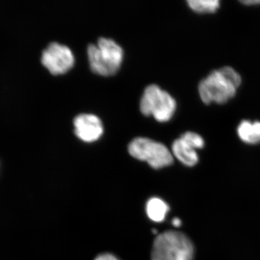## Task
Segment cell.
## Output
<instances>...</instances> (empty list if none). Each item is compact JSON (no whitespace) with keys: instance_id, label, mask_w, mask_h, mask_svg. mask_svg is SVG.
Here are the masks:
<instances>
[{"instance_id":"obj_1","label":"cell","mask_w":260,"mask_h":260,"mask_svg":"<svg viewBox=\"0 0 260 260\" xmlns=\"http://www.w3.org/2000/svg\"><path fill=\"white\" fill-rule=\"evenodd\" d=\"M241 83L240 75L231 67H224L212 72L202 80L198 91L205 104H223L236 95Z\"/></svg>"},{"instance_id":"obj_2","label":"cell","mask_w":260,"mask_h":260,"mask_svg":"<svg viewBox=\"0 0 260 260\" xmlns=\"http://www.w3.org/2000/svg\"><path fill=\"white\" fill-rule=\"evenodd\" d=\"M88 56L90 69L95 74L111 76L116 74L122 63V48L107 38H101L96 45L90 44L88 48Z\"/></svg>"},{"instance_id":"obj_3","label":"cell","mask_w":260,"mask_h":260,"mask_svg":"<svg viewBox=\"0 0 260 260\" xmlns=\"http://www.w3.org/2000/svg\"><path fill=\"white\" fill-rule=\"evenodd\" d=\"M194 248L182 233L169 231L158 235L153 243L152 260H192Z\"/></svg>"},{"instance_id":"obj_4","label":"cell","mask_w":260,"mask_h":260,"mask_svg":"<svg viewBox=\"0 0 260 260\" xmlns=\"http://www.w3.org/2000/svg\"><path fill=\"white\" fill-rule=\"evenodd\" d=\"M177 109V103L168 92L156 85L145 88L141 101L140 111L145 116H153L157 121L170 120Z\"/></svg>"},{"instance_id":"obj_5","label":"cell","mask_w":260,"mask_h":260,"mask_svg":"<svg viewBox=\"0 0 260 260\" xmlns=\"http://www.w3.org/2000/svg\"><path fill=\"white\" fill-rule=\"evenodd\" d=\"M128 150L133 158L147 162L155 169L169 167L174 160L172 152L165 145L149 138H135Z\"/></svg>"},{"instance_id":"obj_6","label":"cell","mask_w":260,"mask_h":260,"mask_svg":"<svg viewBox=\"0 0 260 260\" xmlns=\"http://www.w3.org/2000/svg\"><path fill=\"white\" fill-rule=\"evenodd\" d=\"M42 62L51 74L62 75L74 66L75 56L69 47L53 42L43 51Z\"/></svg>"},{"instance_id":"obj_7","label":"cell","mask_w":260,"mask_h":260,"mask_svg":"<svg viewBox=\"0 0 260 260\" xmlns=\"http://www.w3.org/2000/svg\"><path fill=\"white\" fill-rule=\"evenodd\" d=\"M205 146L204 139L198 133L187 132L172 145V154L184 165L194 167L199 161L197 150Z\"/></svg>"},{"instance_id":"obj_8","label":"cell","mask_w":260,"mask_h":260,"mask_svg":"<svg viewBox=\"0 0 260 260\" xmlns=\"http://www.w3.org/2000/svg\"><path fill=\"white\" fill-rule=\"evenodd\" d=\"M75 134L85 143L96 141L104 133L102 121L97 116L82 114L74 119Z\"/></svg>"},{"instance_id":"obj_9","label":"cell","mask_w":260,"mask_h":260,"mask_svg":"<svg viewBox=\"0 0 260 260\" xmlns=\"http://www.w3.org/2000/svg\"><path fill=\"white\" fill-rule=\"evenodd\" d=\"M239 138L247 144L255 145L260 143V121L244 120L237 128Z\"/></svg>"},{"instance_id":"obj_10","label":"cell","mask_w":260,"mask_h":260,"mask_svg":"<svg viewBox=\"0 0 260 260\" xmlns=\"http://www.w3.org/2000/svg\"><path fill=\"white\" fill-rule=\"evenodd\" d=\"M146 210L149 218L158 223L165 219L166 215L169 212V207L164 200L153 198L147 203Z\"/></svg>"},{"instance_id":"obj_11","label":"cell","mask_w":260,"mask_h":260,"mask_svg":"<svg viewBox=\"0 0 260 260\" xmlns=\"http://www.w3.org/2000/svg\"><path fill=\"white\" fill-rule=\"evenodd\" d=\"M188 5L198 13H215L220 7L218 0H189Z\"/></svg>"},{"instance_id":"obj_12","label":"cell","mask_w":260,"mask_h":260,"mask_svg":"<svg viewBox=\"0 0 260 260\" xmlns=\"http://www.w3.org/2000/svg\"><path fill=\"white\" fill-rule=\"evenodd\" d=\"M95 260H119L111 254H103L95 258Z\"/></svg>"},{"instance_id":"obj_13","label":"cell","mask_w":260,"mask_h":260,"mask_svg":"<svg viewBox=\"0 0 260 260\" xmlns=\"http://www.w3.org/2000/svg\"><path fill=\"white\" fill-rule=\"evenodd\" d=\"M242 3L246 5H259L260 0H246V1H242Z\"/></svg>"},{"instance_id":"obj_14","label":"cell","mask_w":260,"mask_h":260,"mask_svg":"<svg viewBox=\"0 0 260 260\" xmlns=\"http://www.w3.org/2000/svg\"><path fill=\"white\" fill-rule=\"evenodd\" d=\"M172 223L173 225H174V226L179 227L180 226V225H181V221L180 219L176 218L173 219Z\"/></svg>"}]
</instances>
